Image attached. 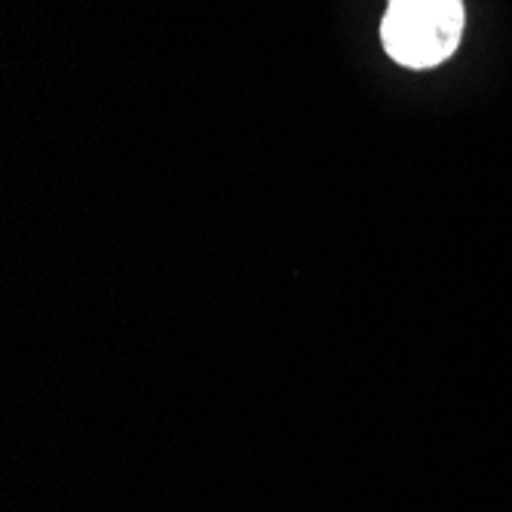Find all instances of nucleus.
Instances as JSON below:
<instances>
[{
  "label": "nucleus",
  "mask_w": 512,
  "mask_h": 512,
  "mask_svg": "<svg viewBox=\"0 0 512 512\" xmlns=\"http://www.w3.org/2000/svg\"><path fill=\"white\" fill-rule=\"evenodd\" d=\"M463 22V0H390L384 50L405 68H433L457 50Z\"/></svg>",
  "instance_id": "1"
}]
</instances>
